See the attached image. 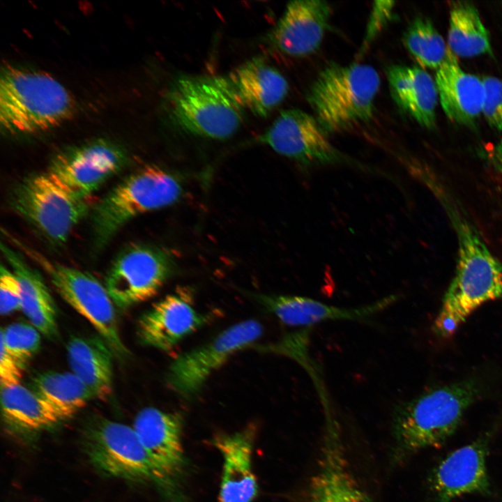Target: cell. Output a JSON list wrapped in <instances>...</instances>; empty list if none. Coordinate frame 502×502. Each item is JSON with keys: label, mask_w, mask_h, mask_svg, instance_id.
Returning a JSON list of instances; mask_svg holds the SVG:
<instances>
[{"label": "cell", "mask_w": 502, "mask_h": 502, "mask_svg": "<svg viewBox=\"0 0 502 502\" xmlns=\"http://www.w3.org/2000/svg\"><path fill=\"white\" fill-rule=\"evenodd\" d=\"M419 178L440 201L457 236L455 274L434 324L439 333L451 336L482 304L502 300V262L437 178L428 170Z\"/></svg>", "instance_id": "cell-1"}, {"label": "cell", "mask_w": 502, "mask_h": 502, "mask_svg": "<svg viewBox=\"0 0 502 502\" xmlns=\"http://www.w3.org/2000/svg\"><path fill=\"white\" fill-rule=\"evenodd\" d=\"M480 393L479 384L466 379L429 389L399 404L393 423L397 457L443 444Z\"/></svg>", "instance_id": "cell-2"}, {"label": "cell", "mask_w": 502, "mask_h": 502, "mask_svg": "<svg viewBox=\"0 0 502 502\" xmlns=\"http://www.w3.org/2000/svg\"><path fill=\"white\" fill-rule=\"evenodd\" d=\"M75 104L68 90L50 74L8 66L0 77V123L10 135H32L54 128L72 116Z\"/></svg>", "instance_id": "cell-3"}, {"label": "cell", "mask_w": 502, "mask_h": 502, "mask_svg": "<svg viewBox=\"0 0 502 502\" xmlns=\"http://www.w3.org/2000/svg\"><path fill=\"white\" fill-rule=\"evenodd\" d=\"M380 85L371 66L330 63L314 79L306 99L325 132H337L370 120Z\"/></svg>", "instance_id": "cell-4"}, {"label": "cell", "mask_w": 502, "mask_h": 502, "mask_svg": "<svg viewBox=\"0 0 502 502\" xmlns=\"http://www.w3.org/2000/svg\"><path fill=\"white\" fill-rule=\"evenodd\" d=\"M167 102L173 121L200 137L225 139L241 126L244 108L225 77L183 76L168 90Z\"/></svg>", "instance_id": "cell-5"}, {"label": "cell", "mask_w": 502, "mask_h": 502, "mask_svg": "<svg viewBox=\"0 0 502 502\" xmlns=\"http://www.w3.org/2000/svg\"><path fill=\"white\" fill-rule=\"evenodd\" d=\"M179 180L168 171L146 165L112 188L91 210L93 240L105 246L127 222L143 213L170 206L181 197Z\"/></svg>", "instance_id": "cell-6"}, {"label": "cell", "mask_w": 502, "mask_h": 502, "mask_svg": "<svg viewBox=\"0 0 502 502\" xmlns=\"http://www.w3.org/2000/svg\"><path fill=\"white\" fill-rule=\"evenodd\" d=\"M90 463L105 476L156 484L165 493L175 494V482L154 463L131 426L104 418L93 419L82 436Z\"/></svg>", "instance_id": "cell-7"}, {"label": "cell", "mask_w": 502, "mask_h": 502, "mask_svg": "<svg viewBox=\"0 0 502 502\" xmlns=\"http://www.w3.org/2000/svg\"><path fill=\"white\" fill-rule=\"evenodd\" d=\"M9 239L47 273L60 296L88 320L115 356L123 358L128 354L119 331L114 304L105 286L91 274L52 261L11 235Z\"/></svg>", "instance_id": "cell-8"}, {"label": "cell", "mask_w": 502, "mask_h": 502, "mask_svg": "<svg viewBox=\"0 0 502 502\" xmlns=\"http://www.w3.org/2000/svg\"><path fill=\"white\" fill-rule=\"evenodd\" d=\"M12 208L50 242L65 243L73 228L93 208L91 197L63 189L46 172L22 179L12 190Z\"/></svg>", "instance_id": "cell-9"}, {"label": "cell", "mask_w": 502, "mask_h": 502, "mask_svg": "<svg viewBox=\"0 0 502 502\" xmlns=\"http://www.w3.org/2000/svg\"><path fill=\"white\" fill-rule=\"evenodd\" d=\"M175 271L176 262L170 252L151 245H133L115 258L105 287L114 304L125 309L156 295Z\"/></svg>", "instance_id": "cell-10"}, {"label": "cell", "mask_w": 502, "mask_h": 502, "mask_svg": "<svg viewBox=\"0 0 502 502\" xmlns=\"http://www.w3.org/2000/svg\"><path fill=\"white\" fill-rule=\"evenodd\" d=\"M262 333L259 322L245 320L229 327L208 342L183 353L169 367L166 379L169 386L184 399L193 398L212 373L234 353L253 344Z\"/></svg>", "instance_id": "cell-11"}, {"label": "cell", "mask_w": 502, "mask_h": 502, "mask_svg": "<svg viewBox=\"0 0 502 502\" xmlns=\"http://www.w3.org/2000/svg\"><path fill=\"white\" fill-rule=\"evenodd\" d=\"M127 161L119 146L105 139H96L58 153L45 172L71 194L89 198Z\"/></svg>", "instance_id": "cell-12"}, {"label": "cell", "mask_w": 502, "mask_h": 502, "mask_svg": "<svg viewBox=\"0 0 502 502\" xmlns=\"http://www.w3.org/2000/svg\"><path fill=\"white\" fill-rule=\"evenodd\" d=\"M259 140L303 166L347 163L314 116L298 109L282 111Z\"/></svg>", "instance_id": "cell-13"}, {"label": "cell", "mask_w": 502, "mask_h": 502, "mask_svg": "<svg viewBox=\"0 0 502 502\" xmlns=\"http://www.w3.org/2000/svg\"><path fill=\"white\" fill-rule=\"evenodd\" d=\"M210 318L195 308L188 290L178 289L140 317L138 336L144 345L169 351L204 326Z\"/></svg>", "instance_id": "cell-14"}, {"label": "cell", "mask_w": 502, "mask_h": 502, "mask_svg": "<svg viewBox=\"0 0 502 502\" xmlns=\"http://www.w3.org/2000/svg\"><path fill=\"white\" fill-rule=\"evenodd\" d=\"M488 438L480 437L448 454L434 469L431 489L435 502H452L468 494H489L486 466Z\"/></svg>", "instance_id": "cell-15"}, {"label": "cell", "mask_w": 502, "mask_h": 502, "mask_svg": "<svg viewBox=\"0 0 502 502\" xmlns=\"http://www.w3.org/2000/svg\"><path fill=\"white\" fill-rule=\"evenodd\" d=\"M331 8L321 0L290 1L270 34L273 46L284 54L301 57L314 53L328 28Z\"/></svg>", "instance_id": "cell-16"}, {"label": "cell", "mask_w": 502, "mask_h": 502, "mask_svg": "<svg viewBox=\"0 0 502 502\" xmlns=\"http://www.w3.org/2000/svg\"><path fill=\"white\" fill-rule=\"evenodd\" d=\"M252 297L266 312L291 326H309L328 320L365 321L398 298L394 294L363 307L344 308L300 296L254 294Z\"/></svg>", "instance_id": "cell-17"}, {"label": "cell", "mask_w": 502, "mask_h": 502, "mask_svg": "<svg viewBox=\"0 0 502 502\" xmlns=\"http://www.w3.org/2000/svg\"><path fill=\"white\" fill-rule=\"evenodd\" d=\"M132 427L154 463L175 482L185 465L181 416L146 407L135 416Z\"/></svg>", "instance_id": "cell-18"}, {"label": "cell", "mask_w": 502, "mask_h": 502, "mask_svg": "<svg viewBox=\"0 0 502 502\" xmlns=\"http://www.w3.org/2000/svg\"><path fill=\"white\" fill-rule=\"evenodd\" d=\"M256 427L215 436L213 445L223 459L220 502H252L258 492L252 455Z\"/></svg>", "instance_id": "cell-19"}, {"label": "cell", "mask_w": 502, "mask_h": 502, "mask_svg": "<svg viewBox=\"0 0 502 502\" xmlns=\"http://www.w3.org/2000/svg\"><path fill=\"white\" fill-rule=\"evenodd\" d=\"M225 77L244 109L260 117L268 115L289 91L285 77L261 58L246 61Z\"/></svg>", "instance_id": "cell-20"}, {"label": "cell", "mask_w": 502, "mask_h": 502, "mask_svg": "<svg viewBox=\"0 0 502 502\" xmlns=\"http://www.w3.org/2000/svg\"><path fill=\"white\" fill-rule=\"evenodd\" d=\"M435 83L442 108L452 121L470 126L482 113L485 89L482 79L465 72L450 50L436 70Z\"/></svg>", "instance_id": "cell-21"}, {"label": "cell", "mask_w": 502, "mask_h": 502, "mask_svg": "<svg viewBox=\"0 0 502 502\" xmlns=\"http://www.w3.org/2000/svg\"><path fill=\"white\" fill-rule=\"evenodd\" d=\"M391 96L398 107L427 129L436 124L438 91L435 80L423 68L405 65L388 68Z\"/></svg>", "instance_id": "cell-22"}, {"label": "cell", "mask_w": 502, "mask_h": 502, "mask_svg": "<svg viewBox=\"0 0 502 502\" xmlns=\"http://www.w3.org/2000/svg\"><path fill=\"white\" fill-rule=\"evenodd\" d=\"M1 249L20 282V310L41 334L55 338L58 334L56 305L43 278L18 252L3 243Z\"/></svg>", "instance_id": "cell-23"}, {"label": "cell", "mask_w": 502, "mask_h": 502, "mask_svg": "<svg viewBox=\"0 0 502 502\" xmlns=\"http://www.w3.org/2000/svg\"><path fill=\"white\" fill-rule=\"evenodd\" d=\"M67 354L72 372L94 397L105 399L110 395L114 353L100 335L72 337L67 344Z\"/></svg>", "instance_id": "cell-24"}, {"label": "cell", "mask_w": 502, "mask_h": 502, "mask_svg": "<svg viewBox=\"0 0 502 502\" xmlns=\"http://www.w3.org/2000/svg\"><path fill=\"white\" fill-rule=\"evenodd\" d=\"M1 405L4 424L15 433L35 434L62 420L50 404L20 383L1 388Z\"/></svg>", "instance_id": "cell-25"}, {"label": "cell", "mask_w": 502, "mask_h": 502, "mask_svg": "<svg viewBox=\"0 0 502 502\" xmlns=\"http://www.w3.org/2000/svg\"><path fill=\"white\" fill-rule=\"evenodd\" d=\"M30 388L50 404L62 420L72 417L94 397L73 372L38 373L32 378Z\"/></svg>", "instance_id": "cell-26"}, {"label": "cell", "mask_w": 502, "mask_h": 502, "mask_svg": "<svg viewBox=\"0 0 502 502\" xmlns=\"http://www.w3.org/2000/svg\"><path fill=\"white\" fill-rule=\"evenodd\" d=\"M448 43L450 50L460 57L492 54L489 33L478 9L471 3H451Z\"/></svg>", "instance_id": "cell-27"}, {"label": "cell", "mask_w": 502, "mask_h": 502, "mask_svg": "<svg viewBox=\"0 0 502 502\" xmlns=\"http://www.w3.org/2000/svg\"><path fill=\"white\" fill-rule=\"evenodd\" d=\"M404 45L423 67L437 70L446 59L449 47L432 22L417 17L409 24L402 37Z\"/></svg>", "instance_id": "cell-28"}, {"label": "cell", "mask_w": 502, "mask_h": 502, "mask_svg": "<svg viewBox=\"0 0 502 502\" xmlns=\"http://www.w3.org/2000/svg\"><path fill=\"white\" fill-rule=\"evenodd\" d=\"M40 334L31 324L14 323L1 329V343L24 368L40 347Z\"/></svg>", "instance_id": "cell-29"}, {"label": "cell", "mask_w": 502, "mask_h": 502, "mask_svg": "<svg viewBox=\"0 0 502 502\" xmlns=\"http://www.w3.org/2000/svg\"><path fill=\"white\" fill-rule=\"evenodd\" d=\"M482 81L485 89L482 113L490 126L502 132V80L486 76Z\"/></svg>", "instance_id": "cell-30"}, {"label": "cell", "mask_w": 502, "mask_h": 502, "mask_svg": "<svg viewBox=\"0 0 502 502\" xmlns=\"http://www.w3.org/2000/svg\"><path fill=\"white\" fill-rule=\"evenodd\" d=\"M0 312L7 315L20 309L22 292L20 282L11 270L1 266Z\"/></svg>", "instance_id": "cell-31"}, {"label": "cell", "mask_w": 502, "mask_h": 502, "mask_svg": "<svg viewBox=\"0 0 502 502\" xmlns=\"http://www.w3.org/2000/svg\"><path fill=\"white\" fill-rule=\"evenodd\" d=\"M24 367L11 356L1 343L0 382L1 388L20 383Z\"/></svg>", "instance_id": "cell-32"}, {"label": "cell", "mask_w": 502, "mask_h": 502, "mask_svg": "<svg viewBox=\"0 0 502 502\" xmlns=\"http://www.w3.org/2000/svg\"><path fill=\"white\" fill-rule=\"evenodd\" d=\"M393 1H375L368 24L365 43H368L392 17Z\"/></svg>", "instance_id": "cell-33"}, {"label": "cell", "mask_w": 502, "mask_h": 502, "mask_svg": "<svg viewBox=\"0 0 502 502\" xmlns=\"http://www.w3.org/2000/svg\"><path fill=\"white\" fill-rule=\"evenodd\" d=\"M488 158L496 170L502 173V138L492 148Z\"/></svg>", "instance_id": "cell-34"}, {"label": "cell", "mask_w": 502, "mask_h": 502, "mask_svg": "<svg viewBox=\"0 0 502 502\" xmlns=\"http://www.w3.org/2000/svg\"><path fill=\"white\" fill-rule=\"evenodd\" d=\"M312 502H314V501H312Z\"/></svg>", "instance_id": "cell-35"}]
</instances>
